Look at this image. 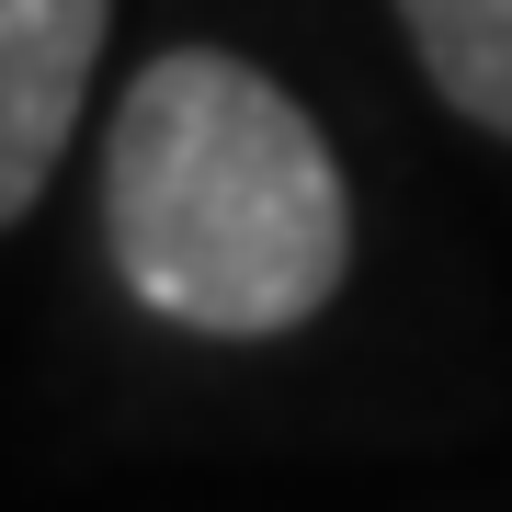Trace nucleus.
<instances>
[{
	"instance_id": "2",
	"label": "nucleus",
	"mask_w": 512,
	"mask_h": 512,
	"mask_svg": "<svg viewBox=\"0 0 512 512\" xmlns=\"http://www.w3.org/2000/svg\"><path fill=\"white\" fill-rule=\"evenodd\" d=\"M103 23L114 0H0V228L46 194L57 148L92 103Z\"/></svg>"
},
{
	"instance_id": "3",
	"label": "nucleus",
	"mask_w": 512,
	"mask_h": 512,
	"mask_svg": "<svg viewBox=\"0 0 512 512\" xmlns=\"http://www.w3.org/2000/svg\"><path fill=\"white\" fill-rule=\"evenodd\" d=\"M433 92L467 114V126L512 137V0H399Z\"/></svg>"
},
{
	"instance_id": "1",
	"label": "nucleus",
	"mask_w": 512,
	"mask_h": 512,
	"mask_svg": "<svg viewBox=\"0 0 512 512\" xmlns=\"http://www.w3.org/2000/svg\"><path fill=\"white\" fill-rule=\"evenodd\" d=\"M103 239L148 319L205 342H274L342 296L353 194L296 92L228 46H171L114 103Z\"/></svg>"
}]
</instances>
